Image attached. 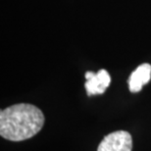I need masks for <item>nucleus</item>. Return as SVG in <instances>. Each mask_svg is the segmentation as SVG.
Listing matches in <instances>:
<instances>
[{
    "mask_svg": "<svg viewBox=\"0 0 151 151\" xmlns=\"http://www.w3.org/2000/svg\"><path fill=\"white\" fill-rule=\"evenodd\" d=\"M43 125V113L32 104L12 105L0 112V134L11 141H23L35 137Z\"/></svg>",
    "mask_w": 151,
    "mask_h": 151,
    "instance_id": "f257e3e1",
    "label": "nucleus"
},
{
    "mask_svg": "<svg viewBox=\"0 0 151 151\" xmlns=\"http://www.w3.org/2000/svg\"><path fill=\"white\" fill-rule=\"evenodd\" d=\"M151 78V65L144 63L132 72L129 78V88L132 92L140 91L144 84H146Z\"/></svg>",
    "mask_w": 151,
    "mask_h": 151,
    "instance_id": "20e7f679",
    "label": "nucleus"
},
{
    "mask_svg": "<svg viewBox=\"0 0 151 151\" xmlns=\"http://www.w3.org/2000/svg\"><path fill=\"white\" fill-rule=\"evenodd\" d=\"M132 139L128 132L118 131L106 135L99 144L97 151H132Z\"/></svg>",
    "mask_w": 151,
    "mask_h": 151,
    "instance_id": "f03ea898",
    "label": "nucleus"
},
{
    "mask_svg": "<svg viewBox=\"0 0 151 151\" xmlns=\"http://www.w3.org/2000/svg\"><path fill=\"white\" fill-rule=\"evenodd\" d=\"M111 83V78L109 73L106 70H100L91 78L86 80V89L87 94L94 95V94H102L104 93L107 87L109 86Z\"/></svg>",
    "mask_w": 151,
    "mask_h": 151,
    "instance_id": "7ed1b4c3",
    "label": "nucleus"
}]
</instances>
